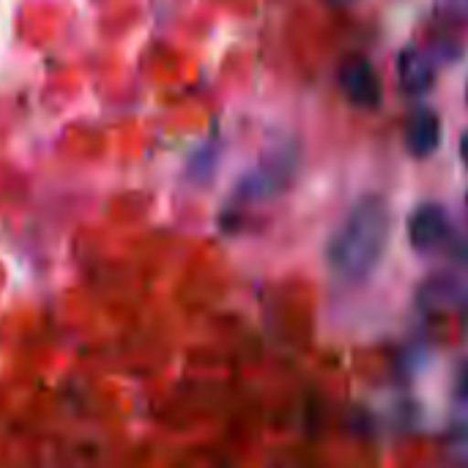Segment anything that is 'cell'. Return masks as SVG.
<instances>
[{"label":"cell","mask_w":468,"mask_h":468,"mask_svg":"<svg viewBox=\"0 0 468 468\" xmlns=\"http://www.w3.org/2000/svg\"><path fill=\"white\" fill-rule=\"evenodd\" d=\"M466 104H468V82H466Z\"/></svg>","instance_id":"obj_10"},{"label":"cell","mask_w":468,"mask_h":468,"mask_svg":"<svg viewBox=\"0 0 468 468\" xmlns=\"http://www.w3.org/2000/svg\"><path fill=\"white\" fill-rule=\"evenodd\" d=\"M403 137H406V148L414 154V156H431L439 143H441V123H439V115L428 107H420L414 110L409 118H406V129H403Z\"/></svg>","instance_id":"obj_4"},{"label":"cell","mask_w":468,"mask_h":468,"mask_svg":"<svg viewBox=\"0 0 468 468\" xmlns=\"http://www.w3.org/2000/svg\"><path fill=\"white\" fill-rule=\"evenodd\" d=\"M439 8L450 16H463L468 19V0H436Z\"/></svg>","instance_id":"obj_6"},{"label":"cell","mask_w":468,"mask_h":468,"mask_svg":"<svg viewBox=\"0 0 468 468\" xmlns=\"http://www.w3.org/2000/svg\"><path fill=\"white\" fill-rule=\"evenodd\" d=\"M461 156H463V162H466L468 167V132L463 134V140H461Z\"/></svg>","instance_id":"obj_8"},{"label":"cell","mask_w":468,"mask_h":468,"mask_svg":"<svg viewBox=\"0 0 468 468\" xmlns=\"http://www.w3.org/2000/svg\"><path fill=\"white\" fill-rule=\"evenodd\" d=\"M450 233V219L444 214L441 206L436 203H428V206H420L409 222V239L417 250H433L439 247Z\"/></svg>","instance_id":"obj_3"},{"label":"cell","mask_w":468,"mask_h":468,"mask_svg":"<svg viewBox=\"0 0 468 468\" xmlns=\"http://www.w3.org/2000/svg\"><path fill=\"white\" fill-rule=\"evenodd\" d=\"M389 239V211L381 197H362L329 244L332 271L348 282L370 277Z\"/></svg>","instance_id":"obj_1"},{"label":"cell","mask_w":468,"mask_h":468,"mask_svg":"<svg viewBox=\"0 0 468 468\" xmlns=\"http://www.w3.org/2000/svg\"><path fill=\"white\" fill-rule=\"evenodd\" d=\"M398 74H400V88L411 96H422L433 85V69L417 47H409L400 52Z\"/></svg>","instance_id":"obj_5"},{"label":"cell","mask_w":468,"mask_h":468,"mask_svg":"<svg viewBox=\"0 0 468 468\" xmlns=\"http://www.w3.org/2000/svg\"><path fill=\"white\" fill-rule=\"evenodd\" d=\"M455 395L461 400H468V359L458 367V376H455Z\"/></svg>","instance_id":"obj_7"},{"label":"cell","mask_w":468,"mask_h":468,"mask_svg":"<svg viewBox=\"0 0 468 468\" xmlns=\"http://www.w3.org/2000/svg\"><path fill=\"white\" fill-rule=\"evenodd\" d=\"M466 203H468V195H466Z\"/></svg>","instance_id":"obj_11"},{"label":"cell","mask_w":468,"mask_h":468,"mask_svg":"<svg viewBox=\"0 0 468 468\" xmlns=\"http://www.w3.org/2000/svg\"><path fill=\"white\" fill-rule=\"evenodd\" d=\"M337 82L346 99L356 107H376L381 101V80L373 63L362 55H351L340 63Z\"/></svg>","instance_id":"obj_2"},{"label":"cell","mask_w":468,"mask_h":468,"mask_svg":"<svg viewBox=\"0 0 468 468\" xmlns=\"http://www.w3.org/2000/svg\"><path fill=\"white\" fill-rule=\"evenodd\" d=\"M329 3H337V5H343V3H354V0H329Z\"/></svg>","instance_id":"obj_9"}]
</instances>
